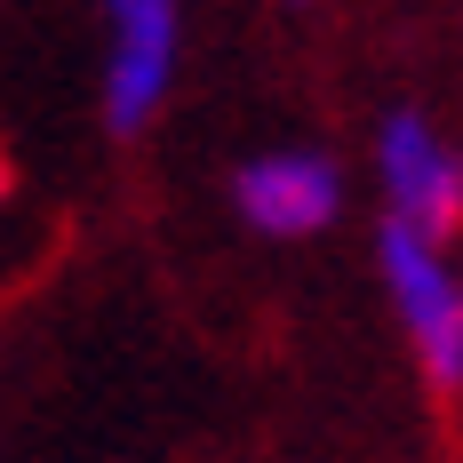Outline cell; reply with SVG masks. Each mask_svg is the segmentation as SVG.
Masks as SVG:
<instances>
[{
  "label": "cell",
  "mask_w": 463,
  "mask_h": 463,
  "mask_svg": "<svg viewBox=\"0 0 463 463\" xmlns=\"http://www.w3.org/2000/svg\"><path fill=\"white\" fill-rule=\"evenodd\" d=\"M383 168H392V200H400V224L416 232L423 248L456 232V208H463V192H456V160H448L439 144L423 137V120H416V112H400V120L383 128Z\"/></svg>",
  "instance_id": "cell-2"
},
{
  "label": "cell",
  "mask_w": 463,
  "mask_h": 463,
  "mask_svg": "<svg viewBox=\"0 0 463 463\" xmlns=\"http://www.w3.org/2000/svg\"><path fill=\"white\" fill-rule=\"evenodd\" d=\"M0 200H8V160H0Z\"/></svg>",
  "instance_id": "cell-5"
},
{
  "label": "cell",
  "mask_w": 463,
  "mask_h": 463,
  "mask_svg": "<svg viewBox=\"0 0 463 463\" xmlns=\"http://www.w3.org/2000/svg\"><path fill=\"white\" fill-rule=\"evenodd\" d=\"M383 264H392V288H400V304H408V320H416V344H423V368H431V400L448 408L456 400V375H463V312H456V279L439 272V256L423 248L416 232L383 224Z\"/></svg>",
  "instance_id": "cell-1"
},
{
  "label": "cell",
  "mask_w": 463,
  "mask_h": 463,
  "mask_svg": "<svg viewBox=\"0 0 463 463\" xmlns=\"http://www.w3.org/2000/svg\"><path fill=\"white\" fill-rule=\"evenodd\" d=\"M240 208L264 232H320L335 216V176L320 160H264L240 176Z\"/></svg>",
  "instance_id": "cell-4"
},
{
  "label": "cell",
  "mask_w": 463,
  "mask_h": 463,
  "mask_svg": "<svg viewBox=\"0 0 463 463\" xmlns=\"http://www.w3.org/2000/svg\"><path fill=\"white\" fill-rule=\"evenodd\" d=\"M168 48H176V16L160 8V0H137V8H120V48H112V128L120 137H137L144 120H152V104H160V80H168Z\"/></svg>",
  "instance_id": "cell-3"
}]
</instances>
